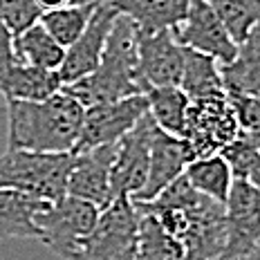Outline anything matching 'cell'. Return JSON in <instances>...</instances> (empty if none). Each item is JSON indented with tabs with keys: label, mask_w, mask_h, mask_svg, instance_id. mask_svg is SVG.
Returning <instances> with one entry per match:
<instances>
[{
	"label": "cell",
	"mask_w": 260,
	"mask_h": 260,
	"mask_svg": "<svg viewBox=\"0 0 260 260\" xmlns=\"http://www.w3.org/2000/svg\"><path fill=\"white\" fill-rule=\"evenodd\" d=\"M0 16L12 29L14 36L36 25L43 16V9L36 0H0Z\"/></svg>",
	"instance_id": "26"
},
{
	"label": "cell",
	"mask_w": 260,
	"mask_h": 260,
	"mask_svg": "<svg viewBox=\"0 0 260 260\" xmlns=\"http://www.w3.org/2000/svg\"><path fill=\"white\" fill-rule=\"evenodd\" d=\"M224 92L260 94V27L238 47V56L231 63L220 65Z\"/></svg>",
	"instance_id": "20"
},
{
	"label": "cell",
	"mask_w": 260,
	"mask_h": 260,
	"mask_svg": "<svg viewBox=\"0 0 260 260\" xmlns=\"http://www.w3.org/2000/svg\"><path fill=\"white\" fill-rule=\"evenodd\" d=\"M247 260H260V249H258V251H256V253H251V256H249Z\"/></svg>",
	"instance_id": "33"
},
{
	"label": "cell",
	"mask_w": 260,
	"mask_h": 260,
	"mask_svg": "<svg viewBox=\"0 0 260 260\" xmlns=\"http://www.w3.org/2000/svg\"><path fill=\"white\" fill-rule=\"evenodd\" d=\"M139 72L146 88L180 85L184 70V45L175 39L173 29H161L155 34L137 31Z\"/></svg>",
	"instance_id": "13"
},
{
	"label": "cell",
	"mask_w": 260,
	"mask_h": 260,
	"mask_svg": "<svg viewBox=\"0 0 260 260\" xmlns=\"http://www.w3.org/2000/svg\"><path fill=\"white\" fill-rule=\"evenodd\" d=\"M146 112H148L146 94H135L110 101V104L85 108L83 128H81V137L74 153L104 144H117L123 135L137 126V121Z\"/></svg>",
	"instance_id": "9"
},
{
	"label": "cell",
	"mask_w": 260,
	"mask_h": 260,
	"mask_svg": "<svg viewBox=\"0 0 260 260\" xmlns=\"http://www.w3.org/2000/svg\"><path fill=\"white\" fill-rule=\"evenodd\" d=\"M173 34L180 41V45L207 54L220 65L231 63L238 56L236 41L231 39V34L207 0H188L186 18L177 29H173Z\"/></svg>",
	"instance_id": "10"
},
{
	"label": "cell",
	"mask_w": 260,
	"mask_h": 260,
	"mask_svg": "<svg viewBox=\"0 0 260 260\" xmlns=\"http://www.w3.org/2000/svg\"><path fill=\"white\" fill-rule=\"evenodd\" d=\"M224 213L226 247L220 258L247 260L260 249V191L249 180H234Z\"/></svg>",
	"instance_id": "8"
},
{
	"label": "cell",
	"mask_w": 260,
	"mask_h": 260,
	"mask_svg": "<svg viewBox=\"0 0 260 260\" xmlns=\"http://www.w3.org/2000/svg\"><path fill=\"white\" fill-rule=\"evenodd\" d=\"M99 213L101 209L88 200L74 198L70 193L63 195L36 218L41 242L63 260H70L96 226Z\"/></svg>",
	"instance_id": "4"
},
{
	"label": "cell",
	"mask_w": 260,
	"mask_h": 260,
	"mask_svg": "<svg viewBox=\"0 0 260 260\" xmlns=\"http://www.w3.org/2000/svg\"><path fill=\"white\" fill-rule=\"evenodd\" d=\"M14 61V34L0 16V65Z\"/></svg>",
	"instance_id": "28"
},
{
	"label": "cell",
	"mask_w": 260,
	"mask_h": 260,
	"mask_svg": "<svg viewBox=\"0 0 260 260\" xmlns=\"http://www.w3.org/2000/svg\"><path fill=\"white\" fill-rule=\"evenodd\" d=\"M222 157L229 164L234 180H251V175L260 169V148L247 133H240L229 146L222 148Z\"/></svg>",
	"instance_id": "25"
},
{
	"label": "cell",
	"mask_w": 260,
	"mask_h": 260,
	"mask_svg": "<svg viewBox=\"0 0 260 260\" xmlns=\"http://www.w3.org/2000/svg\"><path fill=\"white\" fill-rule=\"evenodd\" d=\"M240 133L242 130L234 108L226 94H222L193 101L182 139L188 144L195 159H200V157L220 155L222 148L229 146Z\"/></svg>",
	"instance_id": "6"
},
{
	"label": "cell",
	"mask_w": 260,
	"mask_h": 260,
	"mask_svg": "<svg viewBox=\"0 0 260 260\" xmlns=\"http://www.w3.org/2000/svg\"><path fill=\"white\" fill-rule=\"evenodd\" d=\"M7 106V150L74 153L83 128L85 108L65 90L43 101H14Z\"/></svg>",
	"instance_id": "1"
},
{
	"label": "cell",
	"mask_w": 260,
	"mask_h": 260,
	"mask_svg": "<svg viewBox=\"0 0 260 260\" xmlns=\"http://www.w3.org/2000/svg\"><path fill=\"white\" fill-rule=\"evenodd\" d=\"M101 3H106V0H70L63 7L43 12L41 25L54 36V41H58L63 47H70L83 34L92 14L96 12Z\"/></svg>",
	"instance_id": "22"
},
{
	"label": "cell",
	"mask_w": 260,
	"mask_h": 260,
	"mask_svg": "<svg viewBox=\"0 0 260 260\" xmlns=\"http://www.w3.org/2000/svg\"><path fill=\"white\" fill-rule=\"evenodd\" d=\"M195 159L188 144L182 137L164 133L159 126L153 130L150 139V166H148V180L146 186L139 191V195L133 202H150L161 191L171 186L177 177L184 175L186 166Z\"/></svg>",
	"instance_id": "14"
},
{
	"label": "cell",
	"mask_w": 260,
	"mask_h": 260,
	"mask_svg": "<svg viewBox=\"0 0 260 260\" xmlns=\"http://www.w3.org/2000/svg\"><path fill=\"white\" fill-rule=\"evenodd\" d=\"M180 88L191 96V101L226 94L224 83H222L220 63L202 52L184 47V70Z\"/></svg>",
	"instance_id": "21"
},
{
	"label": "cell",
	"mask_w": 260,
	"mask_h": 260,
	"mask_svg": "<svg viewBox=\"0 0 260 260\" xmlns=\"http://www.w3.org/2000/svg\"><path fill=\"white\" fill-rule=\"evenodd\" d=\"M139 211L130 198H115L99 213L96 226L70 260H117L137 245Z\"/></svg>",
	"instance_id": "5"
},
{
	"label": "cell",
	"mask_w": 260,
	"mask_h": 260,
	"mask_svg": "<svg viewBox=\"0 0 260 260\" xmlns=\"http://www.w3.org/2000/svg\"><path fill=\"white\" fill-rule=\"evenodd\" d=\"M50 204V200H43L39 195L16 191V188H0V240H9V238L41 240L36 218Z\"/></svg>",
	"instance_id": "16"
},
{
	"label": "cell",
	"mask_w": 260,
	"mask_h": 260,
	"mask_svg": "<svg viewBox=\"0 0 260 260\" xmlns=\"http://www.w3.org/2000/svg\"><path fill=\"white\" fill-rule=\"evenodd\" d=\"M215 260H242V258H215Z\"/></svg>",
	"instance_id": "34"
},
{
	"label": "cell",
	"mask_w": 260,
	"mask_h": 260,
	"mask_svg": "<svg viewBox=\"0 0 260 260\" xmlns=\"http://www.w3.org/2000/svg\"><path fill=\"white\" fill-rule=\"evenodd\" d=\"M117 155V144H104L72 153V169L68 177V193L88 200L101 211L110 207L112 198V161Z\"/></svg>",
	"instance_id": "11"
},
{
	"label": "cell",
	"mask_w": 260,
	"mask_h": 260,
	"mask_svg": "<svg viewBox=\"0 0 260 260\" xmlns=\"http://www.w3.org/2000/svg\"><path fill=\"white\" fill-rule=\"evenodd\" d=\"M249 137H251L253 139V142H256V146H258V148H260V123H258V126L256 128H251V130H249Z\"/></svg>",
	"instance_id": "31"
},
{
	"label": "cell",
	"mask_w": 260,
	"mask_h": 260,
	"mask_svg": "<svg viewBox=\"0 0 260 260\" xmlns=\"http://www.w3.org/2000/svg\"><path fill=\"white\" fill-rule=\"evenodd\" d=\"M39 3V7L43 12H50V9H56V7H63V5H68L70 0H36Z\"/></svg>",
	"instance_id": "30"
},
{
	"label": "cell",
	"mask_w": 260,
	"mask_h": 260,
	"mask_svg": "<svg viewBox=\"0 0 260 260\" xmlns=\"http://www.w3.org/2000/svg\"><path fill=\"white\" fill-rule=\"evenodd\" d=\"M155 126L157 123L153 121L150 112H146L137 121V126L117 142V155L110 173L112 198L135 200L146 186L150 166V139Z\"/></svg>",
	"instance_id": "7"
},
{
	"label": "cell",
	"mask_w": 260,
	"mask_h": 260,
	"mask_svg": "<svg viewBox=\"0 0 260 260\" xmlns=\"http://www.w3.org/2000/svg\"><path fill=\"white\" fill-rule=\"evenodd\" d=\"M236 119L242 133H249L260 123V94H245V92H226Z\"/></svg>",
	"instance_id": "27"
},
{
	"label": "cell",
	"mask_w": 260,
	"mask_h": 260,
	"mask_svg": "<svg viewBox=\"0 0 260 260\" xmlns=\"http://www.w3.org/2000/svg\"><path fill=\"white\" fill-rule=\"evenodd\" d=\"M63 90L83 108L144 94L146 83L139 72L137 27L128 16L119 14L115 18L99 68L88 77L65 85Z\"/></svg>",
	"instance_id": "2"
},
{
	"label": "cell",
	"mask_w": 260,
	"mask_h": 260,
	"mask_svg": "<svg viewBox=\"0 0 260 260\" xmlns=\"http://www.w3.org/2000/svg\"><path fill=\"white\" fill-rule=\"evenodd\" d=\"M117 260H148V256H146L142 249H139V242H137V245L130 247L126 253H121V256H119Z\"/></svg>",
	"instance_id": "29"
},
{
	"label": "cell",
	"mask_w": 260,
	"mask_h": 260,
	"mask_svg": "<svg viewBox=\"0 0 260 260\" xmlns=\"http://www.w3.org/2000/svg\"><path fill=\"white\" fill-rule=\"evenodd\" d=\"M119 14L128 16L139 34L177 29L188 14V0H110Z\"/></svg>",
	"instance_id": "17"
},
{
	"label": "cell",
	"mask_w": 260,
	"mask_h": 260,
	"mask_svg": "<svg viewBox=\"0 0 260 260\" xmlns=\"http://www.w3.org/2000/svg\"><path fill=\"white\" fill-rule=\"evenodd\" d=\"M65 88L58 72L9 61L0 65V94L14 101H43Z\"/></svg>",
	"instance_id": "15"
},
{
	"label": "cell",
	"mask_w": 260,
	"mask_h": 260,
	"mask_svg": "<svg viewBox=\"0 0 260 260\" xmlns=\"http://www.w3.org/2000/svg\"><path fill=\"white\" fill-rule=\"evenodd\" d=\"M117 16H119V12L110 0L101 3L99 7H96V12L92 14V18H90L88 27L83 29V34L70 47H65V61L61 65V70H58L65 85L88 77V74H92L99 68L101 56H104V50H106L108 34H110Z\"/></svg>",
	"instance_id": "12"
},
{
	"label": "cell",
	"mask_w": 260,
	"mask_h": 260,
	"mask_svg": "<svg viewBox=\"0 0 260 260\" xmlns=\"http://www.w3.org/2000/svg\"><path fill=\"white\" fill-rule=\"evenodd\" d=\"M249 182H251V184H253V186H256V188H258V191H260V169H258L256 173H253V175H251V180H249Z\"/></svg>",
	"instance_id": "32"
},
{
	"label": "cell",
	"mask_w": 260,
	"mask_h": 260,
	"mask_svg": "<svg viewBox=\"0 0 260 260\" xmlns=\"http://www.w3.org/2000/svg\"><path fill=\"white\" fill-rule=\"evenodd\" d=\"M72 153L7 150L0 155V188H16L56 202L68 195Z\"/></svg>",
	"instance_id": "3"
},
{
	"label": "cell",
	"mask_w": 260,
	"mask_h": 260,
	"mask_svg": "<svg viewBox=\"0 0 260 260\" xmlns=\"http://www.w3.org/2000/svg\"><path fill=\"white\" fill-rule=\"evenodd\" d=\"M222 25L240 47L256 27H260V0H207Z\"/></svg>",
	"instance_id": "24"
},
{
	"label": "cell",
	"mask_w": 260,
	"mask_h": 260,
	"mask_svg": "<svg viewBox=\"0 0 260 260\" xmlns=\"http://www.w3.org/2000/svg\"><path fill=\"white\" fill-rule=\"evenodd\" d=\"M184 177L198 193L207 195L215 202L224 204L229 198L231 184H234V173L222 155H209L193 159L184 171Z\"/></svg>",
	"instance_id": "23"
},
{
	"label": "cell",
	"mask_w": 260,
	"mask_h": 260,
	"mask_svg": "<svg viewBox=\"0 0 260 260\" xmlns=\"http://www.w3.org/2000/svg\"><path fill=\"white\" fill-rule=\"evenodd\" d=\"M146 101H148V112L153 121L164 133L184 137L188 121V110H191V96L184 92L180 85H161V88H146Z\"/></svg>",
	"instance_id": "19"
},
{
	"label": "cell",
	"mask_w": 260,
	"mask_h": 260,
	"mask_svg": "<svg viewBox=\"0 0 260 260\" xmlns=\"http://www.w3.org/2000/svg\"><path fill=\"white\" fill-rule=\"evenodd\" d=\"M14 61L58 72L65 61V47L58 41H54V36L39 20L36 25L14 36Z\"/></svg>",
	"instance_id": "18"
}]
</instances>
